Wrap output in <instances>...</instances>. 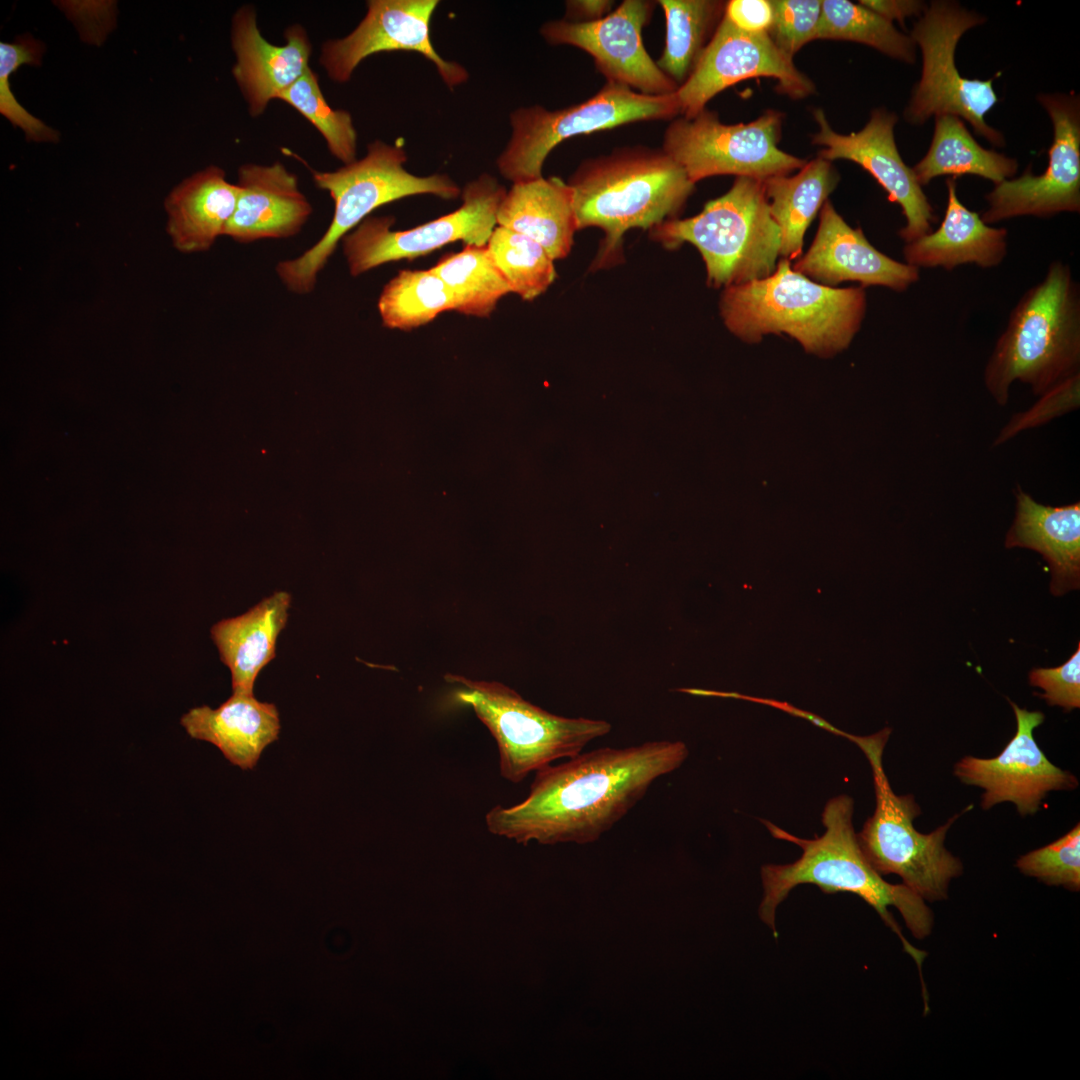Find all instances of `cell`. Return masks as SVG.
<instances>
[{
  "label": "cell",
  "mask_w": 1080,
  "mask_h": 1080,
  "mask_svg": "<svg viewBox=\"0 0 1080 1080\" xmlns=\"http://www.w3.org/2000/svg\"><path fill=\"white\" fill-rule=\"evenodd\" d=\"M1039 102L1053 124L1048 165L1034 175L1029 165L1017 178L994 185L985 196L981 219L992 224L1018 216L1051 217L1080 211V101L1078 95L1041 94Z\"/></svg>",
  "instance_id": "obj_14"
},
{
  "label": "cell",
  "mask_w": 1080,
  "mask_h": 1080,
  "mask_svg": "<svg viewBox=\"0 0 1080 1080\" xmlns=\"http://www.w3.org/2000/svg\"><path fill=\"white\" fill-rule=\"evenodd\" d=\"M859 3L885 20L891 23L897 20L901 24L907 17L921 16L928 6L922 1L915 0H861Z\"/></svg>",
  "instance_id": "obj_42"
},
{
  "label": "cell",
  "mask_w": 1080,
  "mask_h": 1080,
  "mask_svg": "<svg viewBox=\"0 0 1080 1080\" xmlns=\"http://www.w3.org/2000/svg\"><path fill=\"white\" fill-rule=\"evenodd\" d=\"M816 39L858 42L906 63H913L916 58L915 43L910 36L859 2L823 0Z\"/></svg>",
  "instance_id": "obj_34"
},
{
  "label": "cell",
  "mask_w": 1080,
  "mask_h": 1080,
  "mask_svg": "<svg viewBox=\"0 0 1080 1080\" xmlns=\"http://www.w3.org/2000/svg\"><path fill=\"white\" fill-rule=\"evenodd\" d=\"M180 723L194 739L216 746L242 770L253 769L264 749L276 741L281 729L277 707L254 694L232 692L217 708H191Z\"/></svg>",
  "instance_id": "obj_25"
},
{
  "label": "cell",
  "mask_w": 1080,
  "mask_h": 1080,
  "mask_svg": "<svg viewBox=\"0 0 1080 1080\" xmlns=\"http://www.w3.org/2000/svg\"><path fill=\"white\" fill-rule=\"evenodd\" d=\"M497 225L526 235L553 258H565L578 230L572 190L558 177L513 183L496 214Z\"/></svg>",
  "instance_id": "obj_28"
},
{
  "label": "cell",
  "mask_w": 1080,
  "mask_h": 1080,
  "mask_svg": "<svg viewBox=\"0 0 1080 1080\" xmlns=\"http://www.w3.org/2000/svg\"><path fill=\"white\" fill-rule=\"evenodd\" d=\"M867 307L864 287L835 288L812 281L780 259L772 274L724 288L720 314L745 342L785 333L810 353L832 356L849 346Z\"/></svg>",
  "instance_id": "obj_4"
},
{
  "label": "cell",
  "mask_w": 1080,
  "mask_h": 1080,
  "mask_svg": "<svg viewBox=\"0 0 1080 1080\" xmlns=\"http://www.w3.org/2000/svg\"><path fill=\"white\" fill-rule=\"evenodd\" d=\"M237 176L238 200L223 236L245 244L287 239L297 235L312 215L297 175L282 162L245 163Z\"/></svg>",
  "instance_id": "obj_22"
},
{
  "label": "cell",
  "mask_w": 1080,
  "mask_h": 1080,
  "mask_svg": "<svg viewBox=\"0 0 1080 1080\" xmlns=\"http://www.w3.org/2000/svg\"><path fill=\"white\" fill-rule=\"evenodd\" d=\"M230 36L235 55L232 74L251 117L261 116L310 68L312 44L300 24L285 29L283 45L273 44L261 34L255 8L246 4L234 13Z\"/></svg>",
  "instance_id": "obj_21"
},
{
  "label": "cell",
  "mask_w": 1080,
  "mask_h": 1080,
  "mask_svg": "<svg viewBox=\"0 0 1080 1080\" xmlns=\"http://www.w3.org/2000/svg\"><path fill=\"white\" fill-rule=\"evenodd\" d=\"M680 114L676 92L647 95L607 81L591 98L558 110L535 105L510 115L511 138L497 159L503 177L512 183L542 177L549 153L573 136L649 120L672 119Z\"/></svg>",
  "instance_id": "obj_10"
},
{
  "label": "cell",
  "mask_w": 1080,
  "mask_h": 1080,
  "mask_svg": "<svg viewBox=\"0 0 1080 1080\" xmlns=\"http://www.w3.org/2000/svg\"><path fill=\"white\" fill-rule=\"evenodd\" d=\"M450 288L457 312L488 317L498 301L511 289L496 266L486 245H466L445 255L431 268Z\"/></svg>",
  "instance_id": "obj_31"
},
{
  "label": "cell",
  "mask_w": 1080,
  "mask_h": 1080,
  "mask_svg": "<svg viewBox=\"0 0 1080 1080\" xmlns=\"http://www.w3.org/2000/svg\"><path fill=\"white\" fill-rule=\"evenodd\" d=\"M446 680L457 685L454 697L470 706L492 734L498 746L500 774L512 783L581 753L591 741L611 731L605 720L547 712L500 682L451 674Z\"/></svg>",
  "instance_id": "obj_9"
},
{
  "label": "cell",
  "mask_w": 1080,
  "mask_h": 1080,
  "mask_svg": "<svg viewBox=\"0 0 1080 1080\" xmlns=\"http://www.w3.org/2000/svg\"><path fill=\"white\" fill-rule=\"evenodd\" d=\"M1080 288L1068 264L1050 263L1010 313L984 370V384L1006 406L1014 382L1035 395L1080 373Z\"/></svg>",
  "instance_id": "obj_5"
},
{
  "label": "cell",
  "mask_w": 1080,
  "mask_h": 1080,
  "mask_svg": "<svg viewBox=\"0 0 1080 1080\" xmlns=\"http://www.w3.org/2000/svg\"><path fill=\"white\" fill-rule=\"evenodd\" d=\"M783 114L767 110L749 123L725 124L704 109L679 117L664 132L662 150L696 183L716 175L760 181L801 169L806 161L778 147Z\"/></svg>",
  "instance_id": "obj_12"
},
{
  "label": "cell",
  "mask_w": 1080,
  "mask_h": 1080,
  "mask_svg": "<svg viewBox=\"0 0 1080 1080\" xmlns=\"http://www.w3.org/2000/svg\"><path fill=\"white\" fill-rule=\"evenodd\" d=\"M612 1L607 0H573L566 2L567 14L571 17L585 18L581 21L600 19L609 13Z\"/></svg>",
  "instance_id": "obj_43"
},
{
  "label": "cell",
  "mask_w": 1080,
  "mask_h": 1080,
  "mask_svg": "<svg viewBox=\"0 0 1080 1080\" xmlns=\"http://www.w3.org/2000/svg\"><path fill=\"white\" fill-rule=\"evenodd\" d=\"M813 116L818 131L812 136V143L823 147L818 156L831 162L850 160L868 171L887 192L889 200L902 209L906 224L899 231L901 239L909 243L932 231V223L936 221L934 209L912 168L898 152L894 113L875 109L862 130L848 135L834 131L822 109H815Z\"/></svg>",
  "instance_id": "obj_19"
},
{
  "label": "cell",
  "mask_w": 1080,
  "mask_h": 1080,
  "mask_svg": "<svg viewBox=\"0 0 1080 1080\" xmlns=\"http://www.w3.org/2000/svg\"><path fill=\"white\" fill-rule=\"evenodd\" d=\"M890 734L891 729L886 727L869 736L846 732L843 736L862 750L873 775L876 806L857 834V840L864 856L880 875H898L923 900H945L949 884L962 874L963 864L945 848L944 841L952 824L973 806L953 815L930 833L919 832L913 822L921 809L914 796L895 794L884 771L883 752Z\"/></svg>",
  "instance_id": "obj_8"
},
{
  "label": "cell",
  "mask_w": 1080,
  "mask_h": 1080,
  "mask_svg": "<svg viewBox=\"0 0 1080 1080\" xmlns=\"http://www.w3.org/2000/svg\"><path fill=\"white\" fill-rule=\"evenodd\" d=\"M438 0H369L364 18L342 38L321 46L319 62L327 76L337 82L350 80L358 65L380 52L412 51L436 67L444 83L456 87L468 79L467 70L442 58L430 37V22Z\"/></svg>",
  "instance_id": "obj_16"
},
{
  "label": "cell",
  "mask_w": 1080,
  "mask_h": 1080,
  "mask_svg": "<svg viewBox=\"0 0 1080 1080\" xmlns=\"http://www.w3.org/2000/svg\"><path fill=\"white\" fill-rule=\"evenodd\" d=\"M985 20L955 1L936 0L927 6L910 36L922 53V73L904 112L907 122L922 125L932 116L954 115L968 121L991 144L1004 146L1003 134L985 121L998 102L993 78H965L955 64L960 38Z\"/></svg>",
  "instance_id": "obj_11"
},
{
  "label": "cell",
  "mask_w": 1080,
  "mask_h": 1080,
  "mask_svg": "<svg viewBox=\"0 0 1080 1080\" xmlns=\"http://www.w3.org/2000/svg\"><path fill=\"white\" fill-rule=\"evenodd\" d=\"M1016 867L1026 876L1070 891L1080 889V825L1059 839L1018 858Z\"/></svg>",
  "instance_id": "obj_37"
},
{
  "label": "cell",
  "mask_w": 1080,
  "mask_h": 1080,
  "mask_svg": "<svg viewBox=\"0 0 1080 1080\" xmlns=\"http://www.w3.org/2000/svg\"><path fill=\"white\" fill-rule=\"evenodd\" d=\"M290 606L288 592H274L245 613L211 627L220 660L231 674L232 692L254 694L258 674L276 656L277 639L286 626Z\"/></svg>",
  "instance_id": "obj_27"
},
{
  "label": "cell",
  "mask_w": 1080,
  "mask_h": 1080,
  "mask_svg": "<svg viewBox=\"0 0 1080 1080\" xmlns=\"http://www.w3.org/2000/svg\"><path fill=\"white\" fill-rule=\"evenodd\" d=\"M854 802L848 795L830 799L822 813L825 831L814 839L796 837L773 823L762 820L771 835L792 842L802 850L793 863L761 867L763 896L759 918L778 937L775 918L778 906L790 891L801 884H813L824 893L849 892L859 896L880 916L901 941L919 970L924 1003L928 1002L922 976L926 953L915 948L903 935L890 907L896 908L911 934L923 939L933 927V913L918 894L902 884L885 881L864 856L853 827Z\"/></svg>",
  "instance_id": "obj_2"
},
{
  "label": "cell",
  "mask_w": 1080,
  "mask_h": 1080,
  "mask_svg": "<svg viewBox=\"0 0 1080 1080\" xmlns=\"http://www.w3.org/2000/svg\"><path fill=\"white\" fill-rule=\"evenodd\" d=\"M946 186L947 204L939 228L905 244V263L948 271L963 264L982 268L1001 264L1007 255V230L991 227L960 202L956 178H948Z\"/></svg>",
  "instance_id": "obj_23"
},
{
  "label": "cell",
  "mask_w": 1080,
  "mask_h": 1080,
  "mask_svg": "<svg viewBox=\"0 0 1080 1080\" xmlns=\"http://www.w3.org/2000/svg\"><path fill=\"white\" fill-rule=\"evenodd\" d=\"M1080 373L1068 378L1047 391L1028 410L1014 414L995 438L993 446H999L1018 433L1048 423L1079 407Z\"/></svg>",
  "instance_id": "obj_39"
},
{
  "label": "cell",
  "mask_w": 1080,
  "mask_h": 1080,
  "mask_svg": "<svg viewBox=\"0 0 1080 1080\" xmlns=\"http://www.w3.org/2000/svg\"><path fill=\"white\" fill-rule=\"evenodd\" d=\"M383 326L409 331L425 325L444 311H455L450 288L428 270H401L383 288L378 299Z\"/></svg>",
  "instance_id": "obj_33"
},
{
  "label": "cell",
  "mask_w": 1080,
  "mask_h": 1080,
  "mask_svg": "<svg viewBox=\"0 0 1080 1080\" xmlns=\"http://www.w3.org/2000/svg\"><path fill=\"white\" fill-rule=\"evenodd\" d=\"M506 189L489 174L466 184L461 206L440 218L404 231H393L391 216L367 217L343 237L349 273L359 276L401 259L412 260L455 241L486 245L496 227V214Z\"/></svg>",
  "instance_id": "obj_13"
},
{
  "label": "cell",
  "mask_w": 1080,
  "mask_h": 1080,
  "mask_svg": "<svg viewBox=\"0 0 1080 1080\" xmlns=\"http://www.w3.org/2000/svg\"><path fill=\"white\" fill-rule=\"evenodd\" d=\"M567 183L577 229L598 227L605 234L594 268L618 261L628 230L674 218L695 187L662 149L640 146L585 160Z\"/></svg>",
  "instance_id": "obj_3"
},
{
  "label": "cell",
  "mask_w": 1080,
  "mask_h": 1080,
  "mask_svg": "<svg viewBox=\"0 0 1080 1080\" xmlns=\"http://www.w3.org/2000/svg\"><path fill=\"white\" fill-rule=\"evenodd\" d=\"M239 195L237 184L225 171L209 165L177 184L166 196V232L172 246L183 254L208 251L224 235Z\"/></svg>",
  "instance_id": "obj_26"
},
{
  "label": "cell",
  "mask_w": 1080,
  "mask_h": 1080,
  "mask_svg": "<svg viewBox=\"0 0 1080 1080\" xmlns=\"http://www.w3.org/2000/svg\"><path fill=\"white\" fill-rule=\"evenodd\" d=\"M1009 703L1017 723L1014 737L996 757L964 756L954 765V775L966 785L983 789V810L1011 802L1021 816L1033 815L1049 792L1074 790L1079 782L1070 771L1054 765L1035 741L1033 730L1045 715Z\"/></svg>",
  "instance_id": "obj_18"
},
{
  "label": "cell",
  "mask_w": 1080,
  "mask_h": 1080,
  "mask_svg": "<svg viewBox=\"0 0 1080 1080\" xmlns=\"http://www.w3.org/2000/svg\"><path fill=\"white\" fill-rule=\"evenodd\" d=\"M666 18V40L658 67L679 86L697 64L725 5L710 0H660Z\"/></svg>",
  "instance_id": "obj_32"
},
{
  "label": "cell",
  "mask_w": 1080,
  "mask_h": 1080,
  "mask_svg": "<svg viewBox=\"0 0 1080 1080\" xmlns=\"http://www.w3.org/2000/svg\"><path fill=\"white\" fill-rule=\"evenodd\" d=\"M487 247L511 293L523 300L537 298L556 278L553 258L526 235L496 226Z\"/></svg>",
  "instance_id": "obj_35"
},
{
  "label": "cell",
  "mask_w": 1080,
  "mask_h": 1080,
  "mask_svg": "<svg viewBox=\"0 0 1080 1080\" xmlns=\"http://www.w3.org/2000/svg\"><path fill=\"white\" fill-rule=\"evenodd\" d=\"M666 248L694 245L705 263L709 285L729 287L772 274L780 256L781 233L770 215L763 181L736 177L724 195L689 218L668 219L651 229Z\"/></svg>",
  "instance_id": "obj_7"
},
{
  "label": "cell",
  "mask_w": 1080,
  "mask_h": 1080,
  "mask_svg": "<svg viewBox=\"0 0 1080 1080\" xmlns=\"http://www.w3.org/2000/svg\"><path fill=\"white\" fill-rule=\"evenodd\" d=\"M724 16L743 32L763 33L772 25L773 9L768 0H731L725 4Z\"/></svg>",
  "instance_id": "obj_41"
},
{
  "label": "cell",
  "mask_w": 1080,
  "mask_h": 1080,
  "mask_svg": "<svg viewBox=\"0 0 1080 1080\" xmlns=\"http://www.w3.org/2000/svg\"><path fill=\"white\" fill-rule=\"evenodd\" d=\"M1029 683L1043 690L1036 693L1049 706L1062 707L1066 712L1080 707V642L1064 664L1054 668H1034Z\"/></svg>",
  "instance_id": "obj_40"
},
{
  "label": "cell",
  "mask_w": 1080,
  "mask_h": 1080,
  "mask_svg": "<svg viewBox=\"0 0 1080 1080\" xmlns=\"http://www.w3.org/2000/svg\"><path fill=\"white\" fill-rule=\"evenodd\" d=\"M688 755L679 740L581 752L536 771L526 799L489 810L486 827L521 844L595 842Z\"/></svg>",
  "instance_id": "obj_1"
},
{
  "label": "cell",
  "mask_w": 1080,
  "mask_h": 1080,
  "mask_svg": "<svg viewBox=\"0 0 1080 1080\" xmlns=\"http://www.w3.org/2000/svg\"><path fill=\"white\" fill-rule=\"evenodd\" d=\"M653 6L649 1L625 0L600 19L549 21L541 34L552 45H571L590 54L607 81L647 95L673 94L679 85L658 67L642 40Z\"/></svg>",
  "instance_id": "obj_17"
},
{
  "label": "cell",
  "mask_w": 1080,
  "mask_h": 1080,
  "mask_svg": "<svg viewBox=\"0 0 1080 1080\" xmlns=\"http://www.w3.org/2000/svg\"><path fill=\"white\" fill-rule=\"evenodd\" d=\"M1014 521L1005 538L1006 548H1027L1040 553L1051 572V593L1063 595L1080 586V503L1043 505L1020 486L1014 490Z\"/></svg>",
  "instance_id": "obj_24"
},
{
  "label": "cell",
  "mask_w": 1080,
  "mask_h": 1080,
  "mask_svg": "<svg viewBox=\"0 0 1080 1080\" xmlns=\"http://www.w3.org/2000/svg\"><path fill=\"white\" fill-rule=\"evenodd\" d=\"M773 21L768 35L786 55L793 56L815 40L822 12L821 0H773Z\"/></svg>",
  "instance_id": "obj_38"
},
{
  "label": "cell",
  "mask_w": 1080,
  "mask_h": 1080,
  "mask_svg": "<svg viewBox=\"0 0 1080 1080\" xmlns=\"http://www.w3.org/2000/svg\"><path fill=\"white\" fill-rule=\"evenodd\" d=\"M799 170L763 181L770 215L781 233L780 256L790 261L801 255L808 226L839 181L831 161L820 156Z\"/></svg>",
  "instance_id": "obj_29"
},
{
  "label": "cell",
  "mask_w": 1080,
  "mask_h": 1080,
  "mask_svg": "<svg viewBox=\"0 0 1080 1080\" xmlns=\"http://www.w3.org/2000/svg\"><path fill=\"white\" fill-rule=\"evenodd\" d=\"M406 161L401 144L375 140L363 158L337 170L310 169L316 187L332 198L334 212L327 230L313 246L296 258L277 263L276 274L290 292L310 294L339 242L378 207L418 194L442 199L459 196L460 188L449 176L413 175L403 167Z\"/></svg>",
  "instance_id": "obj_6"
},
{
  "label": "cell",
  "mask_w": 1080,
  "mask_h": 1080,
  "mask_svg": "<svg viewBox=\"0 0 1080 1080\" xmlns=\"http://www.w3.org/2000/svg\"><path fill=\"white\" fill-rule=\"evenodd\" d=\"M1018 168L1014 158L980 146L961 118L935 117L934 133L926 155L912 168L921 186L933 178L976 175L998 184L1013 177Z\"/></svg>",
  "instance_id": "obj_30"
},
{
  "label": "cell",
  "mask_w": 1080,
  "mask_h": 1080,
  "mask_svg": "<svg viewBox=\"0 0 1080 1080\" xmlns=\"http://www.w3.org/2000/svg\"><path fill=\"white\" fill-rule=\"evenodd\" d=\"M793 269L828 287L857 281L862 287L884 286L897 292L905 291L920 276L918 268L878 251L861 228L845 222L829 200L820 210L812 245Z\"/></svg>",
  "instance_id": "obj_20"
},
{
  "label": "cell",
  "mask_w": 1080,
  "mask_h": 1080,
  "mask_svg": "<svg viewBox=\"0 0 1080 1080\" xmlns=\"http://www.w3.org/2000/svg\"><path fill=\"white\" fill-rule=\"evenodd\" d=\"M306 118L322 135L331 155L344 165L355 161L357 132L351 114L331 107L311 67L278 96Z\"/></svg>",
  "instance_id": "obj_36"
},
{
  "label": "cell",
  "mask_w": 1080,
  "mask_h": 1080,
  "mask_svg": "<svg viewBox=\"0 0 1080 1080\" xmlns=\"http://www.w3.org/2000/svg\"><path fill=\"white\" fill-rule=\"evenodd\" d=\"M755 77L774 78L778 92L792 99L805 98L815 91L813 82L767 32H743L723 14L693 71L676 91L680 114L692 119L719 92Z\"/></svg>",
  "instance_id": "obj_15"
}]
</instances>
